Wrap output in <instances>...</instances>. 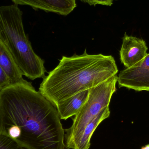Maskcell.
Listing matches in <instances>:
<instances>
[{
  "instance_id": "cell-1",
  "label": "cell",
  "mask_w": 149,
  "mask_h": 149,
  "mask_svg": "<svg viewBox=\"0 0 149 149\" xmlns=\"http://www.w3.org/2000/svg\"><path fill=\"white\" fill-rule=\"evenodd\" d=\"M16 126V141L29 149H65V130L57 109L23 79L0 91V133Z\"/></svg>"
},
{
  "instance_id": "cell-2",
  "label": "cell",
  "mask_w": 149,
  "mask_h": 149,
  "mask_svg": "<svg viewBox=\"0 0 149 149\" xmlns=\"http://www.w3.org/2000/svg\"><path fill=\"white\" fill-rule=\"evenodd\" d=\"M118 69L112 56H63L58 65L43 78L39 92L54 106L85 90L96 86L117 74Z\"/></svg>"
},
{
  "instance_id": "cell-3",
  "label": "cell",
  "mask_w": 149,
  "mask_h": 149,
  "mask_svg": "<svg viewBox=\"0 0 149 149\" xmlns=\"http://www.w3.org/2000/svg\"><path fill=\"white\" fill-rule=\"evenodd\" d=\"M22 15L18 5H0V40L8 48L23 75L32 80L44 78V61L32 49L24 31Z\"/></svg>"
},
{
  "instance_id": "cell-4",
  "label": "cell",
  "mask_w": 149,
  "mask_h": 149,
  "mask_svg": "<svg viewBox=\"0 0 149 149\" xmlns=\"http://www.w3.org/2000/svg\"><path fill=\"white\" fill-rule=\"evenodd\" d=\"M117 74L96 86L89 89L86 101L74 116L73 123L65 130V141L67 149H72L86 125L105 108L109 107L113 94L116 90Z\"/></svg>"
},
{
  "instance_id": "cell-5",
  "label": "cell",
  "mask_w": 149,
  "mask_h": 149,
  "mask_svg": "<svg viewBox=\"0 0 149 149\" xmlns=\"http://www.w3.org/2000/svg\"><path fill=\"white\" fill-rule=\"evenodd\" d=\"M118 76L119 88L149 91V53L135 65L121 71Z\"/></svg>"
},
{
  "instance_id": "cell-6",
  "label": "cell",
  "mask_w": 149,
  "mask_h": 149,
  "mask_svg": "<svg viewBox=\"0 0 149 149\" xmlns=\"http://www.w3.org/2000/svg\"><path fill=\"white\" fill-rule=\"evenodd\" d=\"M148 46L142 38L124 34L120 51L121 62L126 68H130L141 62L148 55Z\"/></svg>"
},
{
  "instance_id": "cell-7",
  "label": "cell",
  "mask_w": 149,
  "mask_h": 149,
  "mask_svg": "<svg viewBox=\"0 0 149 149\" xmlns=\"http://www.w3.org/2000/svg\"><path fill=\"white\" fill-rule=\"evenodd\" d=\"M16 5H28L35 9L66 16L76 7V0H11Z\"/></svg>"
},
{
  "instance_id": "cell-8",
  "label": "cell",
  "mask_w": 149,
  "mask_h": 149,
  "mask_svg": "<svg viewBox=\"0 0 149 149\" xmlns=\"http://www.w3.org/2000/svg\"><path fill=\"white\" fill-rule=\"evenodd\" d=\"M88 94L89 89L82 91L56 105L61 120H66L75 116L86 101Z\"/></svg>"
},
{
  "instance_id": "cell-9",
  "label": "cell",
  "mask_w": 149,
  "mask_h": 149,
  "mask_svg": "<svg viewBox=\"0 0 149 149\" xmlns=\"http://www.w3.org/2000/svg\"><path fill=\"white\" fill-rule=\"evenodd\" d=\"M109 106L103 109L100 113L93 119L84 129L82 133L72 148V149H88L90 140L94 132L102 122L110 116Z\"/></svg>"
},
{
  "instance_id": "cell-10",
  "label": "cell",
  "mask_w": 149,
  "mask_h": 149,
  "mask_svg": "<svg viewBox=\"0 0 149 149\" xmlns=\"http://www.w3.org/2000/svg\"><path fill=\"white\" fill-rule=\"evenodd\" d=\"M0 65L6 72L10 84L22 80L23 74L5 45L0 40Z\"/></svg>"
},
{
  "instance_id": "cell-11",
  "label": "cell",
  "mask_w": 149,
  "mask_h": 149,
  "mask_svg": "<svg viewBox=\"0 0 149 149\" xmlns=\"http://www.w3.org/2000/svg\"><path fill=\"white\" fill-rule=\"evenodd\" d=\"M0 149H29L18 144L8 135L0 133Z\"/></svg>"
},
{
  "instance_id": "cell-12",
  "label": "cell",
  "mask_w": 149,
  "mask_h": 149,
  "mask_svg": "<svg viewBox=\"0 0 149 149\" xmlns=\"http://www.w3.org/2000/svg\"><path fill=\"white\" fill-rule=\"evenodd\" d=\"M10 85V80L4 70L0 65V91Z\"/></svg>"
},
{
  "instance_id": "cell-13",
  "label": "cell",
  "mask_w": 149,
  "mask_h": 149,
  "mask_svg": "<svg viewBox=\"0 0 149 149\" xmlns=\"http://www.w3.org/2000/svg\"><path fill=\"white\" fill-rule=\"evenodd\" d=\"M7 131L8 136L15 141L17 140L21 135V130L17 126H10L7 128Z\"/></svg>"
},
{
  "instance_id": "cell-14",
  "label": "cell",
  "mask_w": 149,
  "mask_h": 149,
  "mask_svg": "<svg viewBox=\"0 0 149 149\" xmlns=\"http://www.w3.org/2000/svg\"><path fill=\"white\" fill-rule=\"evenodd\" d=\"M113 0H88L87 3L90 5H95L97 4L110 6L113 4Z\"/></svg>"
},
{
  "instance_id": "cell-15",
  "label": "cell",
  "mask_w": 149,
  "mask_h": 149,
  "mask_svg": "<svg viewBox=\"0 0 149 149\" xmlns=\"http://www.w3.org/2000/svg\"><path fill=\"white\" fill-rule=\"evenodd\" d=\"M141 149H149V144H147V145L142 147Z\"/></svg>"
}]
</instances>
